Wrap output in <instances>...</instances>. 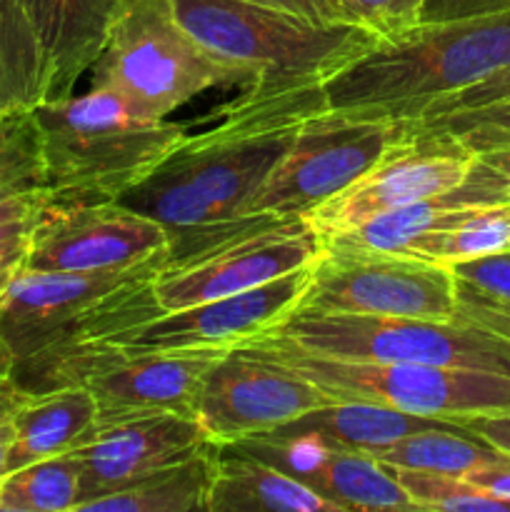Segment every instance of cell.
I'll list each match as a JSON object with an SVG mask.
<instances>
[{"instance_id": "1", "label": "cell", "mask_w": 510, "mask_h": 512, "mask_svg": "<svg viewBox=\"0 0 510 512\" xmlns=\"http://www.w3.org/2000/svg\"><path fill=\"white\" fill-rule=\"evenodd\" d=\"M320 108H325L323 85L245 88L235 103L218 110L213 128L185 135L118 203L158 220L168 230L165 265L183 263L240 235L280 225L248 218V205L305 118Z\"/></svg>"}, {"instance_id": "2", "label": "cell", "mask_w": 510, "mask_h": 512, "mask_svg": "<svg viewBox=\"0 0 510 512\" xmlns=\"http://www.w3.org/2000/svg\"><path fill=\"white\" fill-rule=\"evenodd\" d=\"M43 143L45 203H118L188 135L185 123L155 120L113 90L43 100L33 108Z\"/></svg>"}, {"instance_id": "3", "label": "cell", "mask_w": 510, "mask_h": 512, "mask_svg": "<svg viewBox=\"0 0 510 512\" xmlns=\"http://www.w3.org/2000/svg\"><path fill=\"white\" fill-rule=\"evenodd\" d=\"M510 65V10L483 18L415 25L340 70L323 85L328 108L380 110L420 120L443 95L458 93Z\"/></svg>"}, {"instance_id": "4", "label": "cell", "mask_w": 510, "mask_h": 512, "mask_svg": "<svg viewBox=\"0 0 510 512\" xmlns=\"http://www.w3.org/2000/svg\"><path fill=\"white\" fill-rule=\"evenodd\" d=\"M180 23L210 53L250 73V88L325 85L378 45L358 23H318L245 0H173Z\"/></svg>"}, {"instance_id": "5", "label": "cell", "mask_w": 510, "mask_h": 512, "mask_svg": "<svg viewBox=\"0 0 510 512\" xmlns=\"http://www.w3.org/2000/svg\"><path fill=\"white\" fill-rule=\"evenodd\" d=\"M165 258L110 273L20 268L0 295V340L15 363L63 345L105 340L163 313L153 293Z\"/></svg>"}, {"instance_id": "6", "label": "cell", "mask_w": 510, "mask_h": 512, "mask_svg": "<svg viewBox=\"0 0 510 512\" xmlns=\"http://www.w3.org/2000/svg\"><path fill=\"white\" fill-rule=\"evenodd\" d=\"M93 68V85L113 90L155 120H165L210 88L253 83L248 70L193 38L173 0H125Z\"/></svg>"}, {"instance_id": "7", "label": "cell", "mask_w": 510, "mask_h": 512, "mask_svg": "<svg viewBox=\"0 0 510 512\" xmlns=\"http://www.w3.org/2000/svg\"><path fill=\"white\" fill-rule=\"evenodd\" d=\"M245 345L290 365L335 403H373L463 425L483 415H510V378L468 368L340 360L305 353L265 333Z\"/></svg>"}, {"instance_id": "8", "label": "cell", "mask_w": 510, "mask_h": 512, "mask_svg": "<svg viewBox=\"0 0 510 512\" xmlns=\"http://www.w3.org/2000/svg\"><path fill=\"white\" fill-rule=\"evenodd\" d=\"M415 128L368 108H320L295 133L283 158L248 205V218L268 223L303 220L325 200L373 168Z\"/></svg>"}, {"instance_id": "9", "label": "cell", "mask_w": 510, "mask_h": 512, "mask_svg": "<svg viewBox=\"0 0 510 512\" xmlns=\"http://www.w3.org/2000/svg\"><path fill=\"white\" fill-rule=\"evenodd\" d=\"M270 335L325 358L443 365L510 378V340L460 315L425 320L295 310Z\"/></svg>"}, {"instance_id": "10", "label": "cell", "mask_w": 510, "mask_h": 512, "mask_svg": "<svg viewBox=\"0 0 510 512\" xmlns=\"http://www.w3.org/2000/svg\"><path fill=\"white\" fill-rule=\"evenodd\" d=\"M298 310L323 315L453 320L458 290L448 265L413 255L325 248Z\"/></svg>"}, {"instance_id": "11", "label": "cell", "mask_w": 510, "mask_h": 512, "mask_svg": "<svg viewBox=\"0 0 510 512\" xmlns=\"http://www.w3.org/2000/svg\"><path fill=\"white\" fill-rule=\"evenodd\" d=\"M330 403L335 400L298 370L243 343L208 370L195 420L215 445H233Z\"/></svg>"}, {"instance_id": "12", "label": "cell", "mask_w": 510, "mask_h": 512, "mask_svg": "<svg viewBox=\"0 0 510 512\" xmlns=\"http://www.w3.org/2000/svg\"><path fill=\"white\" fill-rule=\"evenodd\" d=\"M473 158L475 155L455 138L423 128L415 120V128L373 168L303 220L320 240L335 238L368 223L370 218L455 188L465 180Z\"/></svg>"}, {"instance_id": "13", "label": "cell", "mask_w": 510, "mask_h": 512, "mask_svg": "<svg viewBox=\"0 0 510 512\" xmlns=\"http://www.w3.org/2000/svg\"><path fill=\"white\" fill-rule=\"evenodd\" d=\"M170 235L158 220L120 203H40L28 235L25 268L110 273L168 260Z\"/></svg>"}, {"instance_id": "14", "label": "cell", "mask_w": 510, "mask_h": 512, "mask_svg": "<svg viewBox=\"0 0 510 512\" xmlns=\"http://www.w3.org/2000/svg\"><path fill=\"white\" fill-rule=\"evenodd\" d=\"M320 253V235L305 220H290L240 235L183 263L163 265L155 275L153 293L163 310L188 308L308 268Z\"/></svg>"}, {"instance_id": "15", "label": "cell", "mask_w": 510, "mask_h": 512, "mask_svg": "<svg viewBox=\"0 0 510 512\" xmlns=\"http://www.w3.org/2000/svg\"><path fill=\"white\" fill-rule=\"evenodd\" d=\"M313 275L293 270L253 290L225 295L208 303L163 310L138 325L105 338L130 350H228L278 328L298 310Z\"/></svg>"}, {"instance_id": "16", "label": "cell", "mask_w": 510, "mask_h": 512, "mask_svg": "<svg viewBox=\"0 0 510 512\" xmlns=\"http://www.w3.org/2000/svg\"><path fill=\"white\" fill-rule=\"evenodd\" d=\"M210 443L213 440L193 415L153 413L98 425L83 445L70 450L80 468L75 512Z\"/></svg>"}, {"instance_id": "17", "label": "cell", "mask_w": 510, "mask_h": 512, "mask_svg": "<svg viewBox=\"0 0 510 512\" xmlns=\"http://www.w3.org/2000/svg\"><path fill=\"white\" fill-rule=\"evenodd\" d=\"M48 60V100L73 95L100 58L125 0H20Z\"/></svg>"}, {"instance_id": "18", "label": "cell", "mask_w": 510, "mask_h": 512, "mask_svg": "<svg viewBox=\"0 0 510 512\" xmlns=\"http://www.w3.org/2000/svg\"><path fill=\"white\" fill-rule=\"evenodd\" d=\"M283 470L338 505L340 512L418 510L395 478L393 468L368 453L328 450L308 440L288 455Z\"/></svg>"}, {"instance_id": "19", "label": "cell", "mask_w": 510, "mask_h": 512, "mask_svg": "<svg viewBox=\"0 0 510 512\" xmlns=\"http://www.w3.org/2000/svg\"><path fill=\"white\" fill-rule=\"evenodd\" d=\"M433 428H458V423L423 418V415L373 403H330L263 435L285 440H313L328 450H355V453L373 455L405 435Z\"/></svg>"}, {"instance_id": "20", "label": "cell", "mask_w": 510, "mask_h": 512, "mask_svg": "<svg viewBox=\"0 0 510 512\" xmlns=\"http://www.w3.org/2000/svg\"><path fill=\"white\" fill-rule=\"evenodd\" d=\"M13 445L8 473L83 445L98 428V405L85 388L30 395L10 418Z\"/></svg>"}, {"instance_id": "21", "label": "cell", "mask_w": 510, "mask_h": 512, "mask_svg": "<svg viewBox=\"0 0 510 512\" xmlns=\"http://www.w3.org/2000/svg\"><path fill=\"white\" fill-rule=\"evenodd\" d=\"M208 512H340L298 478L265 460L220 445Z\"/></svg>"}, {"instance_id": "22", "label": "cell", "mask_w": 510, "mask_h": 512, "mask_svg": "<svg viewBox=\"0 0 510 512\" xmlns=\"http://www.w3.org/2000/svg\"><path fill=\"white\" fill-rule=\"evenodd\" d=\"M220 445L210 443L188 458L143 475L135 483L93 500L80 512H195L208 510L218 473Z\"/></svg>"}, {"instance_id": "23", "label": "cell", "mask_w": 510, "mask_h": 512, "mask_svg": "<svg viewBox=\"0 0 510 512\" xmlns=\"http://www.w3.org/2000/svg\"><path fill=\"white\" fill-rule=\"evenodd\" d=\"M48 60L20 0H0V118L48 100Z\"/></svg>"}, {"instance_id": "24", "label": "cell", "mask_w": 510, "mask_h": 512, "mask_svg": "<svg viewBox=\"0 0 510 512\" xmlns=\"http://www.w3.org/2000/svg\"><path fill=\"white\" fill-rule=\"evenodd\" d=\"M505 455L508 453L458 425V428H433L410 433L390 443L388 448L373 453V458L390 465V468L465 478L473 470L495 463Z\"/></svg>"}, {"instance_id": "25", "label": "cell", "mask_w": 510, "mask_h": 512, "mask_svg": "<svg viewBox=\"0 0 510 512\" xmlns=\"http://www.w3.org/2000/svg\"><path fill=\"white\" fill-rule=\"evenodd\" d=\"M510 248V205H483L455 225L413 240L405 255L438 265L463 263Z\"/></svg>"}, {"instance_id": "26", "label": "cell", "mask_w": 510, "mask_h": 512, "mask_svg": "<svg viewBox=\"0 0 510 512\" xmlns=\"http://www.w3.org/2000/svg\"><path fill=\"white\" fill-rule=\"evenodd\" d=\"M80 500V468L73 453L13 470L0 483V512H70Z\"/></svg>"}, {"instance_id": "27", "label": "cell", "mask_w": 510, "mask_h": 512, "mask_svg": "<svg viewBox=\"0 0 510 512\" xmlns=\"http://www.w3.org/2000/svg\"><path fill=\"white\" fill-rule=\"evenodd\" d=\"M48 188L43 143L33 110L0 118V205L20 198H43Z\"/></svg>"}, {"instance_id": "28", "label": "cell", "mask_w": 510, "mask_h": 512, "mask_svg": "<svg viewBox=\"0 0 510 512\" xmlns=\"http://www.w3.org/2000/svg\"><path fill=\"white\" fill-rule=\"evenodd\" d=\"M393 473L418 510L510 512V500L498 498L465 478L405 468H393Z\"/></svg>"}, {"instance_id": "29", "label": "cell", "mask_w": 510, "mask_h": 512, "mask_svg": "<svg viewBox=\"0 0 510 512\" xmlns=\"http://www.w3.org/2000/svg\"><path fill=\"white\" fill-rule=\"evenodd\" d=\"M423 128L438 130L458 140L473 155L485 150L508 148L510 145V100L485 105V108L463 110V113L440 115V118L418 120Z\"/></svg>"}, {"instance_id": "30", "label": "cell", "mask_w": 510, "mask_h": 512, "mask_svg": "<svg viewBox=\"0 0 510 512\" xmlns=\"http://www.w3.org/2000/svg\"><path fill=\"white\" fill-rule=\"evenodd\" d=\"M350 23H358L388 40L418 25L423 0H343Z\"/></svg>"}, {"instance_id": "31", "label": "cell", "mask_w": 510, "mask_h": 512, "mask_svg": "<svg viewBox=\"0 0 510 512\" xmlns=\"http://www.w3.org/2000/svg\"><path fill=\"white\" fill-rule=\"evenodd\" d=\"M448 268L458 288L510 303V248L500 250V253L480 255V258L473 260H463V263H453Z\"/></svg>"}, {"instance_id": "32", "label": "cell", "mask_w": 510, "mask_h": 512, "mask_svg": "<svg viewBox=\"0 0 510 512\" xmlns=\"http://www.w3.org/2000/svg\"><path fill=\"white\" fill-rule=\"evenodd\" d=\"M505 100H510V65H505L503 70L493 73L490 78L470 85V88L433 100V103L423 110L420 120L440 118V115L450 113H463V110L485 108V105L505 103Z\"/></svg>"}, {"instance_id": "33", "label": "cell", "mask_w": 510, "mask_h": 512, "mask_svg": "<svg viewBox=\"0 0 510 512\" xmlns=\"http://www.w3.org/2000/svg\"><path fill=\"white\" fill-rule=\"evenodd\" d=\"M505 10H510V0H423L418 25L483 18Z\"/></svg>"}, {"instance_id": "34", "label": "cell", "mask_w": 510, "mask_h": 512, "mask_svg": "<svg viewBox=\"0 0 510 512\" xmlns=\"http://www.w3.org/2000/svg\"><path fill=\"white\" fill-rule=\"evenodd\" d=\"M455 290H458V313L455 315L473 320V323L483 325V328L510 340V303L485 298V295L458 288V285H455Z\"/></svg>"}, {"instance_id": "35", "label": "cell", "mask_w": 510, "mask_h": 512, "mask_svg": "<svg viewBox=\"0 0 510 512\" xmlns=\"http://www.w3.org/2000/svg\"><path fill=\"white\" fill-rule=\"evenodd\" d=\"M470 170L488 185L495 203L510 205V145L508 148L478 153L473 158Z\"/></svg>"}, {"instance_id": "36", "label": "cell", "mask_w": 510, "mask_h": 512, "mask_svg": "<svg viewBox=\"0 0 510 512\" xmlns=\"http://www.w3.org/2000/svg\"><path fill=\"white\" fill-rule=\"evenodd\" d=\"M245 3L283 10V13L318 20V23H350L343 0H245Z\"/></svg>"}, {"instance_id": "37", "label": "cell", "mask_w": 510, "mask_h": 512, "mask_svg": "<svg viewBox=\"0 0 510 512\" xmlns=\"http://www.w3.org/2000/svg\"><path fill=\"white\" fill-rule=\"evenodd\" d=\"M43 198H20L0 205V245L28 238Z\"/></svg>"}, {"instance_id": "38", "label": "cell", "mask_w": 510, "mask_h": 512, "mask_svg": "<svg viewBox=\"0 0 510 512\" xmlns=\"http://www.w3.org/2000/svg\"><path fill=\"white\" fill-rule=\"evenodd\" d=\"M13 368H15V358L13 353L8 350V345L0 340V423L8 420L25 400L30 398L23 388L13 380Z\"/></svg>"}, {"instance_id": "39", "label": "cell", "mask_w": 510, "mask_h": 512, "mask_svg": "<svg viewBox=\"0 0 510 512\" xmlns=\"http://www.w3.org/2000/svg\"><path fill=\"white\" fill-rule=\"evenodd\" d=\"M465 480L475 483L478 488L488 490V493L498 495V498L510 500V455L473 470V473L465 475Z\"/></svg>"}, {"instance_id": "40", "label": "cell", "mask_w": 510, "mask_h": 512, "mask_svg": "<svg viewBox=\"0 0 510 512\" xmlns=\"http://www.w3.org/2000/svg\"><path fill=\"white\" fill-rule=\"evenodd\" d=\"M463 428L488 440L498 450L510 455V415H483V418L463 420Z\"/></svg>"}, {"instance_id": "41", "label": "cell", "mask_w": 510, "mask_h": 512, "mask_svg": "<svg viewBox=\"0 0 510 512\" xmlns=\"http://www.w3.org/2000/svg\"><path fill=\"white\" fill-rule=\"evenodd\" d=\"M25 250H28V238H18L0 245V295L8 288L13 275L25 265Z\"/></svg>"}, {"instance_id": "42", "label": "cell", "mask_w": 510, "mask_h": 512, "mask_svg": "<svg viewBox=\"0 0 510 512\" xmlns=\"http://www.w3.org/2000/svg\"><path fill=\"white\" fill-rule=\"evenodd\" d=\"M13 418V415H10ZM8 420H3L0 423V483H3V478L8 475V455H10V445H13V423Z\"/></svg>"}]
</instances>
